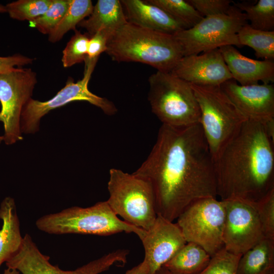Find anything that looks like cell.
Wrapping results in <instances>:
<instances>
[{
	"instance_id": "obj_11",
	"label": "cell",
	"mask_w": 274,
	"mask_h": 274,
	"mask_svg": "<svg viewBox=\"0 0 274 274\" xmlns=\"http://www.w3.org/2000/svg\"><path fill=\"white\" fill-rule=\"evenodd\" d=\"M37 82L29 68L18 67L0 74V121L4 125L3 141L10 145L22 140L20 120L23 108L31 98Z\"/></svg>"
},
{
	"instance_id": "obj_14",
	"label": "cell",
	"mask_w": 274,
	"mask_h": 274,
	"mask_svg": "<svg viewBox=\"0 0 274 274\" xmlns=\"http://www.w3.org/2000/svg\"><path fill=\"white\" fill-rule=\"evenodd\" d=\"M191 84L220 86L232 77L219 48L183 56L170 72Z\"/></svg>"
},
{
	"instance_id": "obj_19",
	"label": "cell",
	"mask_w": 274,
	"mask_h": 274,
	"mask_svg": "<svg viewBox=\"0 0 274 274\" xmlns=\"http://www.w3.org/2000/svg\"><path fill=\"white\" fill-rule=\"evenodd\" d=\"M0 219L3 225L0 229V266L6 262L20 248L23 237L20 232V223L14 199H4L0 206Z\"/></svg>"
},
{
	"instance_id": "obj_3",
	"label": "cell",
	"mask_w": 274,
	"mask_h": 274,
	"mask_svg": "<svg viewBox=\"0 0 274 274\" xmlns=\"http://www.w3.org/2000/svg\"><path fill=\"white\" fill-rule=\"evenodd\" d=\"M106 52L113 60L140 62L164 72H170L183 56L174 35L128 22L110 35Z\"/></svg>"
},
{
	"instance_id": "obj_31",
	"label": "cell",
	"mask_w": 274,
	"mask_h": 274,
	"mask_svg": "<svg viewBox=\"0 0 274 274\" xmlns=\"http://www.w3.org/2000/svg\"><path fill=\"white\" fill-rule=\"evenodd\" d=\"M256 203L264 236L274 240V190Z\"/></svg>"
},
{
	"instance_id": "obj_8",
	"label": "cell",
	"mask_w": 274,
	"mask_h": 274,
	"mask_svg": "<svg viewBox=\"0 0 274 274\" xmlns=\"http://www.w3.org/2000/svg\"><path fill=\"white\" fill-rule=\"evenodd\" d=\"M247 23L245 14L233 5L224 14L203 17L193 27L175 35L183 56L227 45L241 47L237 33Z\"/></svg>"
},
{
	"instance_id": "obj_40",
	"label": "cell",
	"mask_w": 274,
	"mask_h": 274,
	"mask_svg": "<svg viewBox=\"0 0 274 274\" xmlns=\"http://www.w3.org/2000/svg\"><path fill=\"white\" fill-rule=\"evenodd\" d=\"M272 274H274V273H272Z\"/></svg>"
},
{
	"instance_id": "obj_9",
	"label": "cell",
	"mask_w": 274,
	"mask_h": 274,
	"mask_svg": "<svg viewBox=\"0 0 274 274\" xmlns=\"http://www.w3.org/2000/svg\"><path fill=\"white\" fill-rule=\"evenodd\" d=\"M98 58H86L83 78L74 82L67 80L65 85L49 100L41 101L30 98L22 111L20 128L24 133H33L39 130L40 119L50 111L75 101H85L100 108L106 114L113 115L117 112L110 100L98 96L88 89V83Z\"/></svg>"
},
{
	"instance_id": "obj_6",
	"label": "cell",
	"mask_w": 274,
	"mask_h": 274,
	"mask_svg": "<svg viewBox=\"0 0 274 274\" xmlns=\"http://www.w3.org/2000/svg\"><path fill=\"white\" fill-rule=\"evenodd\" d=\"M190 84L200 109L199 124L215 160L248 119L220 86Z\"/></svg>"
},
{
	"instance_id": "obj_21",
	"label": "cell",
	"mask_w": 274,
	"mask_h": 274,
	"mask_svg": "<svg viewBox=\"0 0 274 274\" xmlns=\"http://www.w3.org/2000/svg\"><path fill=\"white\" fill-rule=\"evenodd\" d=\"M274 273V240L264 238L243 253L236 274Z\"/></svg>"
},
{
	"instance_id": "obj_37",
	"label": "cell",
	"mask_w": 274,
	"mask_h": 274,
	"mask_svg": "<svg viewBox=\"0 0 274 274\" xmlns=\"http://www.w3.org/2000/svg\"><path fill=\"white\" fill-rule=\"evenodd\" d=\"M155 274H172L164 266H162Z\"/></svg>"
},
{
	"instance_id": "obj_32",
	"label": "cell",
	"mask_w": 274,
	"mask_h": 274,
	"mask_svg": "<svg viewBox=\"0 0 274 274\" xmlns=\"http://www.w3.org/2000/svg\"><path fill=\"white\" fill-rule=\"evenodd\" d=\"M203 17L226 14L231 7L230 0H187Z\"/></svg>"
},
{
	"instance_id": "obj_7",
	"label": "cell",
	"mask_w": 274,
	"mask_h": 274,
	"mask_svg": "<svg viewBox=\"0 0 274 274\" xmlns=\"http://www.w3.org/2000/svg\"><path fill=\"white\" fill-rule=\"evenodd\" d=\"M108 190L106 201L123 221L145 230L152 226L157 214L154 194L146 180L113 168L109 171Z\"/></svg>"
},
{
	"instance_id": "obj_13",
	"label": "cell",
	"mask_w": 274,
	"mask_h": 274,
	"mask_svg": "<svg viewBox=\"0 0 274 274\" xmlns=\"http://www.w3.org/2000/svg\"><path fill=\"white\" fill-rule=\"evenodd\" d=\"M225 209L224 247L242 255L266 238L256 202L237 198L221 200Z\"/></svg>"
},
{
	"instance_id": "obj_16",
	"label": "cell",
	"mask_w": 274,
	"mask_h": 274,
	"mask_svg": "<svg viewBox=\"0 0 274 274\" xmlns=\"http://www.w3.org/2000/svg\"><path fill=\"white\" fill-rule=\"evenodd\" d=\"M220 86L247 119L263 124L274 119L273 84L243 86L232 79Z\"/></svg>"
},
{
	"instance_id": "obj_29",
	"label": "cell",
	"mask_w": 274,
	"mask_h": 274,
	"mask_svg": "<svg viewBox=\"0 0 274 274\" xmlns=\"http://www.w3.org/2000/svg\"><path fill=\"white\" fill-rule=\"evenodd\" d=\"M74 35L62 51L61 59L64 67H69L84 61L87 57L88 43L90 37L76 29Z\"/></svg>"
},
{
	"instance_id": "obj_25",
	"label": "cell",
	"mask_w": 274,
	"mask_h": 274,
	"mask_svg": "<svg viewBox=\"0 0 274 274\" xmlns=\"http://www.w3.org/2000/svg\"><path fill=\"white\" fill-rule=\"evenodd\" d=\"M93 8L90 0H71L66 13L55 29L49 35V41L56 43L69 30H75L76 26L85 17L90 16Z\"/></svg>"
},
{
	"instance_id": "obj_39",
	"label": "cell",
	"mask_w": 274,
	"mask_h": 274,
	"mask_svg": "<svg viewBox=\"0 0 274 274\" xmlns=\"http://www.w3.org/2000/svg\"><path fill=\"white\" fill-rule=\"evenodd\" d=\"M3 141V136H0V143Z\"/></svg>"
},
{
	"instance_id": "obj_18",
	"label": "cell",
	"mask_w": 274,
	"mask_h": 274,
	"mask_svg": "<svg viewBox=\"0 0 274 274\" xmlns=\"http://www.w3.org/2000/svg\"><path fill=\"white\" fill-rule=\"evenodd\" d=\"M127 22L139 27L174 35L182 25L159 7L142 0H121Z\"/></svg>"
},
{
	"instance_id": "obj_26",
	"label": "cell",
	"mask_w": 274,
	"mask_h": 274,
	"mask_svg": "<svg viewBox=\"0 0 274 274\" xmlns=\"http://www.w3.org/2000/svg\"><path fill=\"white\" fill-rule=\"evenodd\" d=\"M146 1L163 10L180 24L184 29L193 27L203 18L187 0H147Z\"/></svg>"
},
{
	"instance_id": "obj_28",
	"label": "cell",
	"mask_w": 274,
	"mask_h": 274,
	"mask_svg": "<svg viewBox=\"0 0 274 274\" xmlns=\"http://www.w3.org/2000/svg\"><path fill=\"white\" fill-rule=\"evenodd\" d=\"M71 0H52V3L42 16L30 21L31 26L45 35H49L61 21L68 10Z\"/></svg>"
},
{
	"instance_id": "obj_33",
	"label": "cell",
	"mask_w": 274,
	"mask_h": 274,
	"mask_svg": "<svg viewBox=\"0 0 274 274\" xmlns=\"http://www.w3.org/2000/svg\"><path fill=\"white\" fill-rule=\"evenodd\" d=\"M111 35L107 30L102 29L90 37L87 47L88 58H98L101 53L106 51L108 39Z\"/></svg>"
},
{
	"instance_id": "obj_1",
	"label": "cell",
	"mask_w": 274,
	"mask_h": 274,
	"mask_svg": "<svg viewBox=\"0 0 274 274\" xmlns=\"http://www.w3.org/2000/svg\"><path fill=\"white\" fill-rule=\"evenodd\" d=\"M133 174L149 183L157 215L172 222L196 201L217 197L214 159L199 123L162 124L150 154Z\"/></svg>"
},
{
	"instance_id": "obj_35",
	"label": "cell",
	"mask_w": 274,
	"mask_h": 274,
	"mask_svg": "<svg viewBox=\"0 0 274 274\" xmlns=\"http://www.w3.org/2000/svg\"><path fill=\"white\" fill-rule=\"evenodd\" d=\"M124 274H150L148 264L147 262L144 259L138 265L127 270Z\"/></svg>"
},
{
	"instance_id": "obj_4",
	"label": "cell",
	"mask_w": 274,
	"mask_h": 274,
	"mask_svg": "<svg viewBox=\"0 0 274 274\" xmlns=\"http://www.w3.org/2000/svg\"><path fill=\"white\" fill-rule=\"evenodd\" d=\"M36 225L42 231L59 235L107 236L124 232L133 233L142 239L146 232L119 219L107 201L87 208L75 206L45 215L37 220Z\"/></svg>"
},
{
	"instance_id": "obj_27",
	"label": "cell",
	"mask_w": 274,
	"mask_h": 274,
	"mask_svg": "<svg viewBox=\"0 0 274 274\" xmlns=\"http://www.w3.org/2000/svg\"><path fill=\"white\" fill-rule=\"evenodd\" d=\"M52 2V0H19L8 3L5 6L11 18L30 22L44 14Z\"/></svg>"
},
{
	"instance_id": "obj_38",
	"label": "cell",
	"mask_w": 274,
	"mask_h": 274,
	"mask_svg": "<svg viewBox=\"0 0 274 274\" xmlns=\"http://www.w3.org/2000/svg\"><path fill=\"white\" fill-rule=\"evenodd\" d=\"M7 12L6 6L0 4V13Z\"/></svg>"
},
{
	"instance_id": "obj_23",
	"label": "cell",
	"mask_w": 274,
	"mask_h": 274,
	"mask_svg": "<svg viewBox=\"0 0 274 274\" xmlns=\"http://www.w3.org/2000/svg\"><path fill=\"white\" fill-rule=\"evenodd\" d=\"M237 38L242 47L247 46L252 48L257 58L273 60L274 30L256 29L247 23L238 31Z\"/></svg>"
},
{
	"instance_id": "obj_12",
	"label": "cell",
	"mask_w": 274,
	"mask_h": 274,
	"mask_svg": "<svg viewBox=\"0 0 274 274\" xmlns=\"http://www.w3.org/2000/svg\"><path fill=\"white\" fill-rule=\"evenodd\" d=\"M129 251L119 249L91 261L73 270H64L49 262V257L42 254L28 234L23 236L18 251L6 262L7 267L21 274H99L112 266L125 265Z\"/></svg>"
},
{
	"instance_id": "obj_34",
	"label": "cell",
	"mask_w": 274,
	"mask_h": 274,
	"mask_svg": "<svg viewBox=\"0 0 274 274\" xmlns=\"http://www.w3.org/2000/svg\"><path fill=\"white\" fill-rule=\"evenodd\" d=\"M33 58L16 54L8 56H0V74L7 73L18 67L32 63Z\"/></svg>"
},
{
	"instance_id": "obj_24",
	"label": "cell",
	"mask_w": 274,
	"mask_h": 274,
	"mask_svg": "<svg viewBox=\"0 0 274 274\" xmlns=\"http://www.w3.org/2000/svg\"><path fill=\"white\" fill-rule=\"evenodd\" d=\"M244 12L252 28L263 31L274 30V0H259L255 4L233 2Z\"/></svg>"
},
{
	"instance_id": "obj_10",
	"label": "cell",
	"mask_w": 274,
	"mask_h": 274,
	"mask_svg": "<svg viewBox=\"0 0 274 274\" xmlns=\"http://www.w3.org/2000/svg\"><path fill=\"white\" fill-rule=\"evenodd\" d=\"M176 220L186 242L198 245L211 257L224 247L225 209L221 200L213 197L200 199Z\"/></svg>"
},
{
	"instance_id": "obj_5",
	"label": "cell",
	"mask_w": 274,
	"mask_h": 274,
	"mask_svg": "<svg viewBox=\"0 0 274 274\" xmlns=\"http://www.w3.org/2000/svg\"><path fill=\"white\" fill-rule=\"evenodd\" d=\"M148 82L152 111L163 125L185 127L199 123V105L189 83L160 71L152 74Z\"/></svg>"
},
{
	"instance_id": "obj_22",
	"label": "cell",
	"mask_w": 274,
	"mask_h": 274,
	"mask_svg": "<svg viewBox=\"0 0 274 274\" xmlns=\"http://www.w3.org/2000/svg\"><path fill=\"white\" fill-rule=\"evenodd\" d=\"M211 258L202 248L188 242L163 266L172 274H200L208 266Z\"/></svg>"
},
{
	"instance_id": "obj_30",
	"label": "cell",
	"mask_w": 274,
	"mask_h": 274,
	"mask_svg": "<svg viewBox=\"0 0 274 274\" xmlns=\"http://www.w3.org/2000/svg\"><path fill=\"white\" fill-rule=\"evenodd\" d=\"M241 255L223 247L211 257L208 266L200 274H236Z\"/></svg>"
},
{
	"instance_id": "obj_20",
	"label": "cell",
	"mask_w": 274,
	"mask_h": 274,
	"mask_svg": "<svg viewBox=\"0 0 274 274\" xmlns=\"http://www.w3.org/2000/svg\"><path fill=\"white\" fill-rule=\"evenodd\" d=\"M127 23L122 5L119 0H98L88 19L78 25L85 28L91 37L100 30L111 34Z\"/></svg>"
},
{
	"instance_id": "obj_15",
	"label": "cell",
	"mask_w": 274,
	"mask_h": 274,
	"mask_svg": "<svg viewBox=\"0 0 274 274\" xmlns=\"http://www.w3.org/2000/svg\"><path fill=\"white\" fill-rule=\"evenodd\" d=\"M141 240L150 274H155L187 243L176 223L157 215Z\"/></svg>"
},
{
	"instance_id": "obj_17",
	"label": "cell",
	"mask_w": 274,
	"mask_h": 274,
	"mask_svg": "<svg viewBox=\"0 0 274 274\" xmlns=\"http://www.w3.org/2000/svg\"><path fill=\"white\" fill-rule=\"evenodd\" d=\"M231 73L232 79L241 85L273 84V60H259L242 54L233 46L227 45L219 48Z\"/></svg>"
},
{
	"instance_id": "obj_36",
	"label": "cell",
	"mask_w": 274,
	"mask_h": 274,
	"mask_svg": "<svg viewBox=\"0 0 274 274\" xmlns=\"http://www.w3.org/2000/svg\"><path fill=\"white\" fill-rule=\"evenodd\" d=\"M2 274H21L18 270L7 267Z\"/></svg>"
},
{
	"instance_id": "obj_2",
	"label": "cell",
	"mask_w": 274,
	"mask_h": 274,
	"mask_svg": "<svg viewBox=\"0 0 274 274\" xmlns=\"http://www.w3.org/2000/svg\"><path fill=\"white\" fill-rule=\"evenodd\" d=\"M274 141L248 119L214 160L217 196L257 202L274 190Z\"/></svg>"
}]
</instances>
